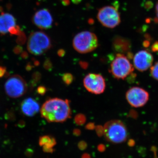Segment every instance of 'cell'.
Instances as JSON below:
<instances>
[{"mask_svg":"<svg viewBox=\"0 0 158 158\" xmlns=\"http://www.w3.org/2000/svg\"><path fill=\"white\" fill-rule=\"evenodd\" d=\"M71 110L68 100L59 98L48 100L40 109L43 118L49 123H63L71 117Z\"/></svg>","mask_w":158,"mask_h":158,"instance_id":"6da1fadb","label":"cell"},{"mask_svg":"<svg viewBox=\"0 0 158 158\" xmlns=\"http://www.w3.org/2000/svg\"><path fill=\"white\" fill-rule=\"evenodd\" d=\"M103 127V135L109 142L113 144H119L125 142L127 139V128L120 120H110L105 124Z\"/></svg>","mask_w":158,"mask_h":158,"instance_id":"7a4b0ae2","label":"cell"},{"mask_svg":"<svg viewBox=\"0 0 158 158\" xmlns=\"http://www.w3.org/2000/svg\"><path fill=\"white\" fill-rule=\"evenodd\" d=\"M52 46L50 38L44 32L36 31L30 34L27 48L31 54L34 56H40L50 49Z\"/></svg>","mask_w":158,"mask_h":158,"instance_id":"3957f363","label":"cell"},{"mask_svg":"<svg viewBox=\"0 0 158 158\" xmlns=\"http://www.w3.org/2000/svg\"><path fill=\"white\" fill-rule=\"evenodd\" d=\"M73 45L78 52L88 53L94 50L98 47V40L94 33L89 31H83L74 37Z\"/></svg>","mask_w":158,"mask_h":158,"instance_id":"277c9868","label":"cell"},{"mask_svg":"<svg viewBox=\"0 0 158 158\" xmlns=\"http://www.w3.org/2000/svg\"><path fill=\"white\" fill-rule=\"evenodd\" d=\"M134 67L124 54L117 53L110 65V72L115 78L124 80L132 73Z\"/></svg>","mask_w":158,"mask_h":158,"instance_id":"5b68a950","label":"cell"},{"mask_svg":"<svg viewBox=\"0 0 158 158\" xmlns=\"http://www.w3.org/2000/svg\"><path fill=\"white\" fill-rule=\"evenodd\" d=\"M5 90L6 94L11 98H18L27 92V85L23 77L18 75H15L6 81Z\"/></svg>","mask_w":158,"mask_h":158,"instance_id":"8992f818","label":"cell"},{"mask_svg":"<svg viewBox=\"0 0 158 158\" xmlns=\"http://www.w3.org/2000/svg\"><path fill=\"white\" fill-rule=\"evenodd\" d=\"M97 18L101 23L108 28L116 27L121 21L118 9L112 6H105L100 9Z\"/></svg>","mask_w":158,"mask_h":158,"instance_id":"52a82bcc","label":"cell"},{"mask_svg":"<svg viewBox=\"0 0 158 158\" xmlns=\"http://www.w3.org/2000/svg\"><path fill=\"white\" fill-rule=\"evenodd\" d=\"M83 83L85 88L94 94H101L106 89L105 79L99 74H88L84 78Z\"/></svg>","mask_w":158,"mask_h":158,"instance_id":"ba28073f","label":"cell"},{"mask_svg":"<svg viewBox=\"0 0 158 158\" xmlns=\"http://www.w3.org/2000/svg\"><path fill=\"white\" fill-rule=\"evenodd\" d=\"M149 94L143 88L135 87L130 88L126 93V99L129 103L135 108L143 106L149 99Z\"/></svg>","mask_w":158,"mask_h":158,"instance_id":"9c48e42d","label":"cell"},{"mask_svg":"<svg viewBox=\"0 0 158 158\" xmlns=\"http://www.w3.org/2000/svg\"><path fill=\"white\" fill-rule=\"evenodd\" d=\"M32 22L39 28L48 30L52 26L53 20L48 9H43L35 12L32 18Z\"/></svg>","mask_w":158,"mask_h":158,"instance_id":"30bf717a","label":"cell"},{"mask_svg":"<svg viewBox=\"0 0 158 158\" xmlns=\"http://www.w3.org/2000/svg\"><path fill=\"white\" fill-rule=\"evenodd\" d=\"M153 57L148 51L141 50L135 54L134 57V65L138 71L144 72L151 67Z\"/></svg>","mask_w":158,"mask_h":158,"instance_id":"8fae6325","label":"cell"},{"mask_svg":"<svg viewBox=\"0 0 158 158\" xmlns=\"http://www.w3.org/2000/svg\"><path fill=\"white\" fill-rule=\"evenodd\" d=\"M112 47L113 50L118 53L127 54L131 51V44L130 40L116 35L113 37Z\"/></svg>","mask_w":158,"mask_h":158,"instance_id":"7c38bea8","label":"cell"},{"mask_svg":"<svg viewBox=\"0 0 158 158\" xmlns=\"http://www.w3.org/2000/svg\"><path fill=\"white\" fill-rule=\"evenodd\" d=\"M21 109L24 115L32 117L39 112V104L34 98H29L23 101L21 105Z\"/></svg>","mask_w":158,"mask_h":158,"instance_id":"4fadbf2b","label":"cell"},{"mask_svg":"<svg viewBox=\"0 0 158 158\" xmlns=\"http://www.w3.org/2000/svg\"><path fill=\"white\" fill-rule=\"evenodd\" d=\"M16 25V19L12 15L2 12L0 15V35L9 33V29Z\"/></svg>","mask_w":158,"mask_h":158,"instance_id":"5bb4252c","label":"cell"},{"mask_svg":"<svg viewBox=\"0 0 158 158\" xmlns=\"http://www.w3.org/2000/svg\"><path fill=\"white\" fill-rule=\"evenodd\" d=\"M39 144L44 152L52 153L55 151L53 147L56 144V141L50 136H43L39 138Z\"/></svg>","mask_w":158,"mask_h":158,"instance_id":"9a60e30c","label":"cell"},{"mask_svg":"<svg viewBox=\"0 0 158 158\" xmlns=\"http://www.w3.org/2000/svg\"><path fill=\"white\" fill-rule=\"evenodd\" d=\"M86 121V117L85 115L79 113L77 114L74 118V121L78 125H82L84 124Z\"/></svg>","mask_w":158,"mask_h":158,"instance_id":"2e32d148","label":"cell"},{"mask_svg":"<svg viewBox=\"0 0 158 158\" xmlns=\"http://www.w3.org/2000/svg\"><path fill=\"white\" fill-rule=\"evenodd\" d=\"M62 81L67 85H70L73 81L74 77L72 74L66 73L63 74L62 77Z\"/></svg>","mask_w":158,"mask_h":158,"instance_id":"e0dca14e","label":"cell"},{"mask_svg":"<svg viewBox=\"0 0 158 158\" xmlns=\"http://www.w3.org/2000/svg\"><path fill=\"white\" fill-rule=\"evenodd\" d=\"M150 73L153 78L158 81V61L150 68Z\"/></svg>","mask_w":158,"mask_h":158,"instance_id":"ac0fdd59","label":"cell"},{"mask_svg":"<svg viewBox=\"0 0 158 158\" xmlns=\"http://www.w3.org/2000/svg\"><path fill=\"white\" fill-rule=\"evenodd\" d=\"M18 37L16 40V42L19 44H23L26 42V36L25 34L23 31H21L20 34H19Z\"/></svg>","mask_w":158,"mask_h":158,"instance_id":"d6986e66","label":"cell"},{"mask_svg":"<svg viewBox=\"0 0 158 158\" xmlns=\"http://www.w3.org/2000/svg\"><path fill=\"white\" fill-rule=\"evenodd\" d=\"M21 29L19 26L15 25L12 27L9 30V33L11 35H18L21 32Z\"/></svg>","mask_w":158,"mask_h":158,"instance_id":"ffe728a7","label":"cell"},{"mask_svg":"<svg viewBox=\"0 0 158 158\" xmlns=\"http://www.w3.org/2000/svg\"><path fill=\"white\" fill-rule=\"evenodd\" d=\"M44 67L46 70H50L52 68V64L49 59H48L45 60L44 63Z\"/></svg>","mask_w":158,"mask_h":158,"instance_id":"44dd1931","label":"cell"},{"mask_svg":"<svg viewBox=\"0 0 158 158\" xmlns=\"http://www.w3.org/2000/svg\"><path fill=\"white\" fill-rule=\"evenodd\" d=\"M95 131L98 137H101L104 134V127L101 125H98L95 127Z\"/></svg>","mask_w":158,"mask_h":158,"instance_id":"7402d4cb","label":"cell"},{"mask_svg":"<svg viewBox=\"0 0 158 158\" xmlns=\"http://www.w3.org/2000/svg\"><path fill=\"white\" fill-rule=\"evenodd\" d=\"M32 78H33L34 84H36L37 82H39L41 78V74L38 72L35 73L33 74Z\"/></svg>","mask_w":158,"mask_h":158,"instance_id":"603a6c76","label":"cell"},{"mask_svg":"<svg viewBox=\"0 0 158 158\" xmlns=\"http://www.w3.org/2000/svg\"><path fill=\"white\" fill-rule=\"evenodd\" d=\"M88 147L87 143L84 141H81L78 144V147L81 150H85Z\"/></svg>","mask_w":158,"mask_h":158,"instance_id":"cb8c5ba5","label":"cell"},{"mask_svg":"<svg viewBox=\"0 0 158 158\" xmlns=\"http://www.w3.org/2000/svg\"><path fill=\"white\" fill-rule=\"evenodd\" d=\"M47 89L45 87L40 86L37 88V92L40 95H44L46 93Z\"/></svg>","mask_w":158,"mask_h":158,"instance_id":"d4e9b609","label":"cell"},{"mask_svg":"<svg viewBox=\"0 0 158 158\" xmlns=\"http://www.w3.org/2000/svg\"><path fill=\"white\" fill-rule=\"evenodd\" d=\"M95 124L93 123H89L86 125L85 129L88 130H93L95 129Z\"/></svg>","mask_w":158,"mask_h":158,"instance_id":"484cf974","label":"cell"},{"mask_svg":"<svg viewBox=\"0 0 158 158\" xmlns=\"http://www.w3.org/2000/svg\"><path fill=\"white\" fill-rule=\"evenodd\" d=\"M151 50L154 52H158V41H156L152 44Z\"/></svg>","mask_w":158,"mask_h":158,"instance_id":"4316f807","label":"cell"},{"mask_svg":"<svg viewBox=\"0 0 158 158\" xmlns=\"http://www.w3.org/2000/svg\"><path fill=\"white\" fill-rule=\"evenodd\" d=\"M23 48L20 46L18 45L15 47L14 49V52L16 54H19L22 52Z\"/></svg>","mask_w":158,"mask_h":158,"instance_id":"83f0119b","label":"cell"},{"mask_svg":"<svg viewBox=\"0 0 158 158\" xmlns=\"http://www.w3.org/2000/svg\"><path fill=\"white\" fill-rule=\"evenodd\" d=\"M6 72V67L0 66V78L3 77Z\"/></svg>","mask_w":158,"mask_h":158,"instance_id":"f1b7e54d","label":"cell"},{"mask_svg":"<svg viewBox=\"0 0 158 158\" xmlns=\"http://www.w3.org/2000/svg\"><path fill=\"white\" fill-rule=\"evenodd\" d=\"M98 150L100 152H105L106 150V146L104 144H99L98 146Z\"/></svg>","mask_w":158,"mask_h":158,"instance_id":"f546056e","label":"cell"},{"mask_svg":"<svg viewBox=\"0 0 158 158\" xmlns=\"http://www.w3.org/2000/svg\"><path fill=\"white\" fill-rule=\"evenodd\" d=\"M79 64L81 65V67L84 69H86L88 68V62H84V61H81Z\"/></svg>","mask_w":158,"mask_h":158,"instance_id":"4dcf8cb0","label":"cell"},{"mask_svg":"<svg viewBox=\"0 0 158 158\" xmlns=\"http://www.w3.org/2000/svg\"><path fill=\"white\" fill-rule=\"evenodd\" d=\"M57 54H58V55L59 57H63L65 56V52L64 49H59V50L58 51Z\"/></svg>","mask_w":158,"mask_h":158,"instance_id":"1f68e13d","label":"cell"},{"mask_svg":"<svg viewBox=\"0 0 158 158\" xmlns=\"http://www.w3.org/2000/svg\"><path fill=\"white\" fill-rule=\"evenodd\" d=\"M127 144L130 147H134L135 144V140H133V139H130L128 141Z\"/></svg>","mask_w":158,"mask_h":158,"instance_id":"d6a6232c","label":"cell"},{"mask_svg":"<svg viewBox=\"0 0 158 158\" xmlns=\"http://www.w3.org/2000/svg\"><path fill=\"white\" fill-rule=\"evenodd\" d=\"M73 134L75 136H79L81 135V130L79 129H74L73 131Z\"/></svg>","mask_w":158,"mask_h":158,"instance_id":"836d02e7","label":"cell"},{"mask_svg":"<svg viewBox=\"0 0 158 158\" xmlns=\"http://www.w3.org/2000/svg\"><path fill=\"white\" fill-rule=\"evenodd\" d=\"M153 5V4L152 2H147L145 3V8L148 9L150 8H152Z\"/></svg>","mask_w":158,"mask_h":158,"instance_id":"e575fe53","label":"cell"},{"mask_svg":"<svg viewBox=\"0 0 158 158\" xmlns=\"http://www.w3.org/2000/svg\"><path fill=\"white\" fill-rule=\"evenodd\" d=\"M130 115L131 117H132L133 118H135L137 116L136 112H135L134 111H131L130 113Z\"/></svg>","mask_w":158,"mask_h":158,"instance_id":"d590c367","label":"cell"},{"mask_svg":"<svg viewBox=\"0 0 158 158\" xmlns=\"http://www.w3.org/2000/svg\"><path fill=\"white\" fill-rule=\"evenodd\" d=\"M62 4L65 6H68L70 4V1L69 0H62Z\"/></svg>","mask_w":158,"mask_h":158,"instance_id":"8d00e7d4","label":"cell"},{"mask_svg":"<svg viewBox=\"0 0 158 158\" xmlns=\"http://www.w3.org/2000/svg\"><path fill=\"white\" fill-rule=\"evenodd\" d=\"M143 45H144V47H148L150 45V42L148 41V40H145L144 42V43H143Z\"/></svg>","mask_w":158,"mask_h":158,"instance_id":"74e56055","label":"cell"},{"mask_svg":"<svg viewBox=\"0 0 158 158\" xmlns=\"http://www.w3.org/2000/svg\"><path fill=\"white\" fill-rule=\"evenodd\" d=\"M81 158H91L89 154L85 153L82 156Z\"/></svg>","mask_w":158,"mask_h":158,"instance_id":"f35d334b","label":"cell"},{"mask_svg":"<svg viewBox=\"0 0 158 158\" xmlns=\"http://www.w3.org/2000/svg\"><path fill=\"white\" fill-rule=\"evenodd\" d=\"M156 21H158V2L156 6Z\"/></svg>","mask_w":158,"mask_h":158,"instance_id":"ab89813d","label":"cell"},{"mask_svg":"<svg viewBox=\"0 0 158 158\" xmlns=\"http://www.w3.org/2000/svg\"><path fill=\"white\" fill-rule=\"evenodd\" d=\"M73 2L75 4H78L79 3H81V0H72Z\"/></svg>","mask_w":158,"mask_h":158,"instance_id":"60d3db41","label":"cell"},{"mask_svg":"<svg viewBox=\"0 0 158 158\" xmlns=\"http://www.w3.org/2000/svg\"><path fill=\"white\" fill-rule=\"evenodd\" d=\"M22 56L24 58H26V57L28 56V54L26 52H23L22 54Z\"/></svg>","mask_w":158,"mask_h":158,"instance_id":"b9f144b4","label":"cell"},{"mask_svg":"<svg viewBox=\"0 0 158 158\" xmlns=\"http://www.w3.org/2000/svg\"><path fill=\"white\" fill-rule=\"evenodd\" d=\"M11 4H8L7 5V9H11Z\"/></svg>","mask_w":158,"mask_h":158,"instance_id":"7bdbcfd3","label":"cell"},{"mask_svg":"<svg viewBox=\"0 0 158 158\" xmlns=\"http://www.w3.org/2000/svg\"><path fill=\"white\" fill-rule=\"evenodd\" d=\"M3 8L2 7H1V6H0V13H2V12H3Z\"/></svg>","mask_w":158,"mask_h":158,"instance_id":"ee69618b","label":"cell"},{"mask_svg":"<svg viewBox=\"0 0 158 158\" xmlns=\"http://www.w3.org/2000/svg\"><path fill=\"white\" fill-rule=\"evenodd\" d=\"M41 1H43V0H41Z\"/></svg>","mask_w":158,"mask_h":158,"instance_id":"f6af8a7d","label":"cell"},{"mask_svg":"<svg viewBox=\"0 0 158 158\" xmlns=\"http://www.w3.org/2000/svg\"><path fill=\"white\" fill-rule=\"evenodd\" d=\"M0 1H1V0H0Z\"/></svg>","mask_w":158,"mask_h":158,"instance_id":"bcb514c9","label":"cell"}]
</instances>
